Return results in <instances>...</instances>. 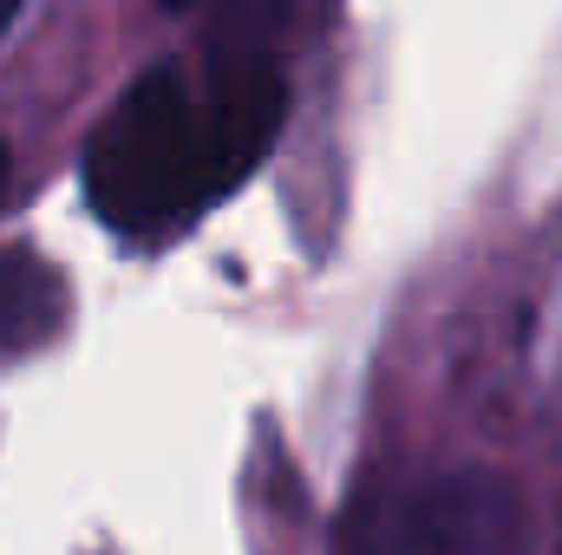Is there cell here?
<instances>
[{"label":"cell","mask_w":562,"mask_h":555,"mask_svg":"<svg viewBox=\"0 0 562 555\" xmlns=\"http://www.w3.org/2000/svg\"><path fill=\"white\" fill-rule=\"evenodd\" d=\"M86 196L119 236H164L223 196L203 138V105L170 66L144 72L99 125L86 150Z\"/></svg>","instance_id":"obj_1"},{"label":"cell","mask_w":562,"mask_h":555,"mask_svg":"<svg viewBox=\"0 0 562 555\" xmlns=\"http://www.w3.org/2000/svg\"><path fill=\"white\" fill-rule=\"evenodd\" d=\"M393 555H530L537 517L517 477L504 471H445L419 484L386 530Z\"/></svg>","instance_id":"obj_2"},{"label":"cell","mask_w":562,"mask_h":555,"mask_svg":"<svg viewBox=\"0 0 562 555\" xmlns=\"http://www.w3.org/2000/svg\"><path fill=\"white\" fill-rule=\"evenodd\" d=\"M203 138L216 157L223 190H236L269 150H276L288 86H281L276 53H243V46H210V86H203Z\"/></svg>","instance_id":"obj_3"},{"label":"cell","mask_w":562,"mask_h":555,"mask_svg":"<svg viewBox=\"0 0 562 555\" xmlns=\"http://www.w3.org/2000/svg\"><path fill=\"white\" fill-rule=\"evenodd\" d=\"M66 320V281L26 249H0V360L46 347Z\"/></svg>","instance_id":"obj_4"},{"label":"cell","mask_w":562,"mask_h":555,"mask_svg":"<svg viewBox=\"0 0 562 555\" xmlns=\"http://www.w3.org/2000/svg\"><path fill=\"white\" fill-rule=\"evenodd\" d=\"M321 0H236V13L223 20L216 46H243V53H276V33L314 26Z\"/></svg>","instance_id":"obj_5"},{"label":"cell","mask_w":562,"mask_h":555,"mask_svg":"<svg viewBox=\"0 0 562 555\" xmlns=\"http://www.w3.org/2000/svg\"><path fill=\"white\" fill-rule=\"evenodd\" d=\"M26 0H0V39H7V26H13V13H20Z\"/></svg>","instance_id":"obj_6"},{"label":"cell","mask_w":562,"mask_h":555,"mask_svg":"<svg viewBox=\"0 0 562 555\" xmlns=\"http://www.w3.org/2000/svg\"><path fill=\"white\" fill-rule=\"evenodd\" d=\"M7 177H13V163H7V144H0V203H7Z\"/></svg>","instance_id":"obj_7"},{"label":"cell","mask_w":562,"mask_h":555,"mask_svg":"<svg viewBox=\"0 0 562 555\" xmlns=\"http://www.w3.org/2000/svg\"><path fill=\"white\" fill-rule=\"evenodd\" d=\"M157 7H170V13H183V7H196V0H157Z\"/></svg>","instance_id":"obj_8"}]
</instances>
